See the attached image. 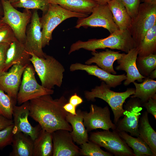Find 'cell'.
Masks as SVG:
<instances>
[{
  "instance_id": "cell-19",
  "label": "cell",
  "mask_w": 156,
  "mask_h": 156,
  "mask_svg": "<svg viewBox=\"0 0 156 156\" xmlns=\"http://www.w3.org/2000/svg\"><path fill=\"white\" fill-rule=\"evenodd\" d=\"M30 55L25 50L23 44L17 40L10 44L6 53L3 71H7L15 64L27 65L30 64Z\"/></svg>"
},
{
  "instance_id": "cell-37",
  "label": "cell",
  "mask_w": 156,
  "mask_h": 156,
  "mask_svg": "<svg viewBox=\"0 0 156 156\" xmlns=\"http://www.w3.org/2000/svg\"><path fill=\"white\" fill-rule=\"evenodd\" d=\"M148 113L152 115L156 119V97L151 98L146 102L142 104Z\"/></svg>"
},
{
  "instance_id": "cell-22",
  "label": "cell",
  "mask_w": 156,
  "mask_h": 156,
  "mask_svg": "<svg viewBox=\"0 0 156 156\" xmlns=\"http://www.w3.org/2000/svg\"><path fill=\"white\" fill-rule=\"evenodd\" d=\"M67 10L89 15L98 4L94 0H48Z\"/></svg>"
},
{
  "instance_id": "cell-32",
  "label": "cell",
  "mask_w": 156,
  "mask_h": 156,
  "mask_svg": "<svg viewBox=\"0 0 156 156\" xmlns=\"http://www.w3.org/2000/svg\"><path fill=\"white\" fill-rule=\"evenodd\" d=\"M16 102L0 89V115L12 119L13 109Z\"/></svg>"
},
{
  "instance_id": "cell-9",
  "label": "cell",
  "mask_w": 156,
  "mask_h": 156,
  "mask_svg": "<svg viewBox=\"0 0 156 156\" xmlns=\"http://www.w3.org/2000/svg\"><path fill=\"white\" fill-rule=\"evenodd\" d=\"M35 71L33 66L30 64L24 71L17 97L16 101L18 105L40 96L51 95L54 93L52 89L47 88L38 83L35 77Z\"/></svg>"
},
{
  "instance_id": "cell-6",
  "label": "cell",
  "mask_w": 156,
  "mask_h": 156,
  "mask_svg": "<svg viewBox=\"0 0 156 156\" xmlns=\"http://www.w3.org/2000/svg\"><path fill=\"white\" fill-rule=\"evenodd\" d=\"M156 24V3H140L129 29L135 46L147 31Z\"/></svg>"
},
{
  "instance_id": "cell-43",
  "label": "cell",
  "mask_w": 156,
  "mask_h": 156,
  "mask_svg": "<svg viewBox=\"0 0 156 156\" xmlns=\"http://www.w3.org/2000/svg\"><path fill=\"white\" fill-rule=\"evenodd\" d=\"M98 4H103L107 3L111 0H94Z\"/></svg>"
},
{
  "instance_id": "cell-44",
  "label": "cell",
  "mask_w": 156,
  "mask_h": 156,
  "mask_svg": "<svg viewBox=\"0 0 156 156\" xmlns=\"http://www.w3.org/2000/svg\"><path fill=\"white\" fill-rule=\"evenodd\" d=\"M3 15V10L1 1L0 2V19H1Z\"/></svg>"
},
{
  "instance_id": "cell-28",
  "label": "cell",
  "mask_w": 156,
  "mask_h": 156,
  "mask_svg": "<svg viewBox=\"0 0 156 156\" xmlns=\"http://www.w3.org/2000/svg\"><path fill=\"white\" fill-rule=\"evenodd\" d=\"M135 88L134 94L130 97L139 99L142 104L151 98L156 97V81L148 77L141 83H133Z\"/></svg>"
},
{
  "instance_id": "cell-26",
  "label": "cell",
  "mask_w": 156,
  "mask_h": 156,
  "mask_svg": "<svg viewBox=\"0 0 156 156\" xmlns=\"http://www.w3.org/2000/svg\"><path fill=\"white\" fill-rule=\"evenodd\" d=\"M53 152L52 133L42 129L34 140L33 156H53Z\"/></svg>"
},
{
  "instance_id": "cell-2",
  "label": "cell",
  "mask_w": 156,
  "mask_h": 156,
  "mask_svg": "<svg viewBox=\"0 0 156 156\" xmlns=\"http://www.w3.org/2000/svg\"><path fill=\"white\" fill-rule=\"evenodd\" d=\"M135 47V42L129 30L119 29L106 38L90 39L85 41L78 40L71 45L68 54L81 49L96 51V49L106 48L117 49L127 53Z\"/></svg>"
},
{
  "instance_id": "cell-11",
  "label": "cell",
  "mask_w": 156,
  "mask_h": 156,
  "mask_svg": "<svg viewBox=\"0 0 156 156\" xmlns=\"http://www.w3.org/2000/svg\"><path fill=\"white\" fill-rule=\"evenodd\" d=\"M125 110L123 118L119 119L116 125V132L124 131L131 135L138 137L139 122L140 112L142 109V103L137 98H131L124 106Z\"/></svg>"
},
{
  "instance_id": "cell-27",
  "label": "cell",
  "mask_w": 156,
  "mask_h": 156,
  "mask_svg": "<svg viewBox=\"0 0 156 156\" xmlns=\"http://www.w3.org/2000/svg\"><path fill=\"white\" fill-rule=\"evenodd\" d=\"M128 146L131 148L135 156H156L149 147L139 136L135 138L124 131L117 132Z\"/></svg>"
},
{
  "instance_id": "cell-48",
  "label": "cell",
  "mask_w": 156,
  "mask_h": 156,
  "mask_svg": "<svg viewBox=\"0 0 156 156\" xmlns=\"http://www.w3.org/2000/svg\"><path fill=\"white\" fill-rule=\"evenodd\" d=\"M5 0V1H9V0Z\"/></svg>"
},
{
  "instance_id": "cell-41",
  "label": "cell",
  "mask_w": 156,
  "mask_h": 156,
  "mask_svg": "<svg viewBox=\"0 0 156 156\" xmlns=\"http://www.w3.org/2000/svg\"><path fill=\"white\" fill-rule=\"evenodd\" d=\"M76 107L69 102L66 103L63 106L66 112L73 115L76 114Z\"/></svg>"
},
{
  "instance_id": "cell-35",
  "label": "cell",
  "mask_w": 156,
  "mask_h": 156,
  "mask_svg": "<svg viewBox=\"0 0 156 156\" xmlns=\"http://www.w3.org/2000/svg\"><path fill=\"white\" fill-rule=\"evenodd\" d=\"M16 40L13 30L9 25L5 24L0 27V43L10 44Z\"/></svg>"
},
{
  "instance_id": "cell-23",
  "label": "cell",
  "mask_w": 156,
  "mask_h": 156,
  "mask_svg": "<svg viewBox=\"0 0 156 156\" xmlns=\"http://www.w3.org/2000/svg\"><path fill=\"white\" fill-rule=\"evenodd\" d=\"M10 156H33L34 140L21 132L14 133L12 142Z\"/></svg>"
},
{
  "instance_id": "cell-8",
  "label": "cell",
  "mask_w": 156,
  "mask_h": 156,
  "mask_svg": "<svg viewBox=\"0 0 156 156\" xmlns=\"http://www.w3.org/2000/svg\"><path fill=\"white\" fill-rule=\"evenodd\" d=\"M89 140L115 156H135L132 150L115 130L91 132Z\"/></svg>"
},
{
  "instance_id": "cell-4",
  "label": "cell",
  "mask_w": 156,
  "mask_h": 156,
  "mask_svg": "<svg viewBox=\"0 0 156 156\" xmlns=\"http://www.w3.org/2000/svg\"><path fill=\"white\" fill-rule=\"evenodd\" d=\"M105 83L102 81L99 86H96L90 91L84 92L85 97L88 101H94L98 98L105 101L110 107L114 116V123L116 125L120 118L123 116L125 110L123 104L126 99L134 94L135 88H128L122 92L111 90Z\"/></svg>"
},
{
  "instance_id": "cell-16",
  "label": "cell",
  "mask_w": 156,
  "mask_h": 156,
  "mask_svg": "<svg viewBox=\"0 0 156 156\" xmlns=\"http://www.w3.org/2000/svg\"><path fill=\"white\" fill-rule=\"evenodd\" d=\"M53 156L81 155L80 148L73 142L70 131L59 129L52 133Z\"/></svg>"
},
{
  "instance_id": "cell-3",
  "label": "cell",
  "mask_w": 156,
  "mask_h": 156,
  "mask_svg": "<svg viewBox=\"0 0 156 156\" xmlns=\"http://www.w3.org/2000/svg\"><path fill=\"white\" fill-rule=\"evenodd\" d=\"M30 55V61L45 88L52 89L55 86L60 87L63 78L65 69L62 64L53 57L46 55L45 58H40L33 53Z\"/></svg>"
},
{
  "instance_id": "cell-47",
  "label": "cell",
  "mask_w": 156,
  "mask_h": 156,
  "mask_svg": "<svg viewBox=\"0 0 156 156\" xmlns=\"http://www.w3.org/2000/svg\"><path fill=\"white\" fill-rule=\"evenodd\" d=\"M19 0H9V1L11 3H12L18 1Z\"/></svg>"
},
{
  "instance_id": "cell-17",
  "label": "cell",
  "mask_w": 156,
  "mask_h": 156,
  "mask_svg": "<svg viewBox=\"0 0 156 156\" xmlns=\"http://www.w3.org/2000/svg\"><path fill=\"white\" fill-rule=\"evenodd\" d=\"M138 56V51L135 47L125 53L117 60L118 65L116 69L117 70H123L126 73L127 78L124 82L125 86H127L131 83L137 81L142 82L146 77L142 75L139 72L136 65V60Z\"/></svg>"
},
{
  "instance_id": "cell-40",
  "label": "cell",
  "mask_w": 156,
  "mask_h": 156,
  "mask_svg": "<svg viewBox=\"0 0 156 156\" xmlns=\"http://www.w3.org/2000/svg\"><path fill=\"white\" fill-rule=\"evenodd\" d=\"M13 124V120L0 115V130Z\"/></svg>"
},
{
  "instance_id": "cell-13",
  "label": "cell",
  "mask_w": 156,
  "mask_h": 156,
  "mask_svg": "<svg viewBox=\"0 0 156 156\" xmlns=\"http://www.w3.org/2000/svg\"><path fill=\"white\" fill-rule=\"evenodd\" d=\"M40 18L36 10L32 13L29 24L26 32V39L24 45L28 53L44 58L47 54L42 50V35Z\"/></svg>"
},
{
  "instance_id": "cell-5",
  "label": "cell",
  "mask_w": 156,
  "mask_h": 156,
  "mask_svg": "<svg viewBox=\"0 0 156 156\" xmlns=\"http://www.w3.org/2000/svg\"><path fill=\"white\" fill-rule=\"evenodd\" d=\"M88 16L70 12L57 4L50 3L47 12L40 18L42 29V48L49 45L50 41L52 39L53 30L63 21L70 18H85Z\"/></svg>"
},
{
  "instance_id": "cell-29",
  "label": "cell",
  "mask_w": 156,
  "mask_h": 156,
  "mask_svg": "<svg viewBox=\"0 0 156 156\" xmlns=\"http://www.w3.org/2000/svg\"><path fill=\"white\" fill-rule=\"evenodd\" d=\"M138 56L144 57L156 53V24L146 33L135 47Z\"/></svg>"
},
{
  "instance_id": "cell-18",
  "label": "cell",
  "mask_w": 156,
  "mask_h": 156,
  "mask_svg": "<svg viewBox=\"0 0 156 156\" xmlns=\"http://www.w3.org/2000/svg\"><path fill=\"white\" fill-rule=\"evenodd\" d=\"M70 70L71 71L78 70H84L88 74L96 76L104 82L111 88H115L120 85L122 81L127 78L125 74L118 75H113L95 65L76 63L70 65Z\"/></svg>"
},
{
  "instance_id": "cell-21",
  "label": "cell",
  "mask_w": 156,
  "mask_h": 156,
  "mask_svg": "<svg viewBox=\"0 0 156 156\" xmlns=\"http://www.w3.org/2000/svg\"><path fill=\"white\" fill-rule=\"evenodd\" d=\"M66 119L72 126V130L70 133L74 142L81 145L89 141L88 131L83 124L82 111L81 109H78L75 115L68 112Z\"/></svg>"
},
{
  "instance_id": "cell-33",
  "label": "cell",
  "mask_w": 156,
  "mask_h": 156,
  "mask_svg": "<svg viewBox=\"0 0 156 156\" xmlns=\"http://www.w3.org/2000/svg\"><path fill=\"white\" fill-rule=\"evenodd\" d=\"M81 155L85 156H112L109 152L103 151L98 144L89 140L81 144Z\"/></svg>"
},
{
  "instance_id": "cell-36",
  "label": "cell",
  "mask_w": 156,
  "mask_h": 156,
  "mask_svg": "<svg viewBox=\"0 0 156 156\" xmlns=\"http://www.w3.org/2000/svg\"><path fill=\"white\" fill-rule=\"evenodd\" d=\"M124 5L132 19L137 14L140 3V0H119Z\"/></svg>"
},
{
  "instance_id": "cell-25",
  "label": "cell",
  "mask_w": 156,
  "mask_h": 156,
  "mask_svg": "<svg viewBox=\"0 0 156 156\" xmlns=\"http://www.w3.org/2000/svg\"><path fill=\"white\" fill-rule=\"evenodd\" d=\"M148 113L144 111L140 117L138 127L139 136L156 155V132L150 125Z\"/></svg>"
},
{
  "instance_id": "cell-1",
  "label": "cell",
  "mask_w": 156,
  "mask_h": 156,
  "mask_svg": "<svg viewBox=\"0 0 156 156\" xmlns=\"http://www.w3.org/2000/svg\"><path fill=\"white\" fill-rule=\"evenodd\" d=\"M67 102L64 96L56 99L51 95L40 96L29 101V116L47 132L52 133L59 129L70 132L72 126L66 119L68 112L63 107Z\"/></svg>"
},
{
  "instance_id": "cell-39",
  "label": "cell",
  "mask_w": 156,
  "mask_h": 156,
  "mask_svg": "<svg viewBox=\"0 0 156 156\" xmlns=\"http://www.w3.org/2000/svg\"><path fill=\"white\" fill-rule=\"evenodd\" d=\"M69 102L73 105L77 107L83 102V100L75 93L70 97Z\"/></svg>"
},
{
  "instance_id": "cell-20",
  "label": "cell",
  "mask_w": 156,
  "mask_h": 156,
  "mask_svg": "<svg viewBox=\"0 0 156 156\" xmlns=\"http://www.w3.org/2000/svg\"><path fill=\"white\" fill-rule=\"evenodd\" d=\"M120 51H115L107 49L105 51L97 52L92 51L93 55L87 60L85 64L91 65L95 63L99 67L113 75H116V72L113 67L114 62L120 58L124 53H120Z\"/></svg>"
},
{
  "instance_id": "cell-12",
  "label": "cell",
  "mask_w": 156,
  "mask_h": 156,
  "mask_svg": "<svg viewBox=\"0 0 156 156\" xmlns=\"http://www.w3.org/2000/svg\"><path fill=\"white\" fill-rule=\"evenodd\" d=\"M84 125L88 132L98 129L115 130L116 125L110 118V112L107 106L103 107L92 104L89 112L82 111Z\"/></svg>"
},
{
  "instance_id": "cell-38",
  "label": "cell",
  "mask_w": 156,
  "mask_h": 156,
  "mask_svg": "<svg viewBox=\"0 0 156 156\" xmlns=\"http://www.w3.org/2000/svg\"><path fill=\"white\" fill-rule=\"evenodd\" d=\"M10 44L0 43V73L3 71L6 59L7 50Z\"/></svg>"
},
{
  "instance_id": "cell-46",
  "label": "cell",
  "mask_w": 156,
  "mask_h": 156,
  "mask_svg": "<svg viewBox=\"0 0 156 156\" xmlns=\"http://www.w3.org/2000/svg\"><path fill=\"white\" fill-rule=\"evenodd\" d=\"M5 24L2 21L1 19H0V27L4 25Z\"/></svg>"
},
{
  "instance_id": "cell-15",
  "label": "cell",
  "mask_w": 156,
  "mask_h": 156,
  "mask_svg": "<svg viewBox=\"0 0 156 156\" xmlns=\"http://www.w3.org/2000/svg\"><path fill=\"white\" fill-rule=\"evenodd\" d=\"M27 65L15 64L11 67L8 72L3 71L0 73V89L6 92L16 102L21 78Z\"/></svg>"
},
{
  "instance_id": "cell-24",
  "label": "cell",
  "mask_w": 156,
  "mask_h": 156,
  "mask_svg": "<svg viewBox=\"0 0 156 156\" xmlns=\"http://www.w3.org/2000/svg\"><path fill=\"white\" fill-rule=\"evenodd\" d=\"M114 22L121 30L129 29L132 18L123 4L119 0H111L107 3Z\"/></svg>"
},
{
  "instance_id": "cell-31",
  "label": "cell",
  "mask_w": 156,
  "mask_h": 156,
  "mask_svg": "<svg viewBox=\"0 0 156 156\" xmlns=\"http://www.w3.org/2000/svg\"><path fill=\"white\" fill-rule=\"evenodd\" d=\"M11 3L14 8L40 10L43 14L47 11L50 3L48 0H19Z\"/></svg>"
},
{
  "instance_id": "cell-42",
  "label": "cell",
  "mask_w": 156,
  "mask_h": 156,
  "mask_svg": "<svg viewBox=\"0 0 156 156\" xmlns=\"http://www.w3.org/2000/svg\"><path fill=\"white\" fill-rule=\"evenodd\" d=\"M148 77L153 79L156 78V69L150 73Z\"/></svg>"
},
{
  "instance_id": "cell-45",
  "label": "cell",
  "mask_w": 156,
  "mask_h": 156,
  "mask_svg": "<svg viewBox=\"0 0 156 156\" xmlns=\"http://www.w3.org/2000/svg\"><path fill=\"white\" fill-rule=\"evenodd\" d=\"M140 3H156V0H140Z\"/></svg>"
},
{
  "instance_id": "cell-10",
  "label": "cell",
  "mask_w": 156,
  "mask_h": 156,
  "mask_svg": "<svg viewBox=\"0 0 156 156\" xmlns=\"http://www.w3.org/2000/svg\"><path fill=\"white\" fill-rule=\"evenodd\" d=\"M91 14L82 18H79L75 27H101L107 29L112 34L119 30L114 21L112 12L107 3L98 4L93 9Z\"/></svg>"
},
{
  "instance_id": "cell-7",
  "label": "cell",
  "mask_w": 156,
  "mask_h": 156,
  "mask_svg": "<svg viewBox=\"0 0 156 156\" xmlns=\"http://www.w3.org/2000/svg\"><path fill=\"white\" fill-rule=\"evenodd\" d=\"M3 10V15L1 18L3 22L9 25L13 30L17 40L24 44L26 32L32 13L28 9H25L20 12L14 7L9 1L1 0Z\"/></svg>"
},
{
  "instance_id": "cell-14",
  "label": "cell",
  "mask_w": 156,
  "mask_h": 156,
  "mask_svg": "<svg viewBox=\"0 0 156 156\" xmlns=\"http://www.w3.org/2000/svg\"><path fill=\"white\" fill-rule=\"evenodd\" d=\"M29 101L26 102L19 106L15 105L12 114L15 133L21 132L30 137L34 140L39 134L42 128L38 125L33 127L28 119L29 116Z\"/></svg>"
},
{
  "instance_id": "cell-30",
  "label": "cell",
  "mask_w": 156,
  "mask_h": 156,
  "mask_svg": "<svg viewBox=\"0 0 156 156\" xmlns=\"http://www.w3.org/2000/svg\"><path fill=\"white\" fill-rule=\"evenodd\" d=\"M136 65L140 73L143 76L148 77L150 73L156 69V54H151L144 57L138 56Z\"/></svg>"
},
{
  "instance_id": "cell-34",
  "label": "cell",
  "mask_w": 156,
  "mask_h": 156,
  "mask_svg": "<svg viewBox=\"0 0 156 156\" xmlns=\"http://www.w3.org/2000/svg\"><path fill=\"white\" fill-rule=\"evenodd\" d=\"M13 124L0 130V149L12 144L15 133Z\"/></svg>"
}]
</instances>
